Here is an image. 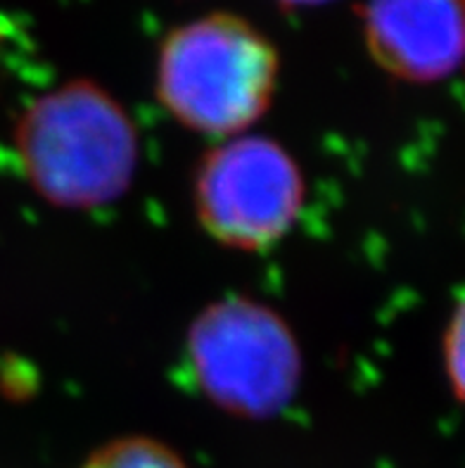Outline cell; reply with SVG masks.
I'll return each instance as SVG.
<instances>
[{
	"label": "cell",
	"mask_w": 465,
	"mask_h": 468,
	"mask_svg": "<svg viewBox=\"0 0 465 468\" xmlns=\"http://www.w3.org/2000/svg\"><path fill=\"white\" fill-rule=\"evenodd\" d=\"M15 145L31 188L67 209L114 202L138 166V133L129 112L89 79L36 98L19 117Z\"/></svg>",
	"instance_id": "cell-1"
},
{
	"label": "cell",
	"mask_w": 465,
	"mask_h": 468,
	"mask_svg": "<svg viewBox=\"0 0 465 468\" xmlns=\"http://www.w3.org/2000/svg\"><path fill=\"white\" fill-rule=\"evenodd\" d=\"M276 46L249 19L212 12L169 31L154 89L178 124L206 136H242L271 107Z\"/></svg>",
	"instance_id": "cell-2"
},
{
	"label": "cell",
	"mask_w": 465,
	"mask_h": 468,
	"mask_svg": "<svg viewBox=\"0 0 465 468\" xmlns=\"http://www.w3.org/2000/svg\"><path fill=\"white\" fill-rule=\"evenodd\" d=\"M185 356L202 395L242 419L278 414L300 388L295 333L249 297H226L200 312L188 328Z\"/></svg>",
	"instance_id": "cell-3"
},
{
	"label": "cell",
	"mask_w": 465,
	"mask_h": 468,
	"mask_svg": "<svg viewBox=\"0 0 465 468\" xmlns=\"http://www.w3.org/2000/svg\"><path fill=\"white\" fill-rule=\"evenodd\" d=\"M193 202L202 229L233 250L259 252L292 229L304 205L295 157L266 136H233L197 166Z\"/></svg>",
	"instance_id": "cell-4"
},
{
	"label": "cell",
	"mask_w": 465,
	"mask_h": 468,
	"mask_svg": "<svg viewBox=\"0 0 465 468\" xmlns=\"http://www.w3.org/2000/svg\"><path fill=\"white\" fill-rule=\"evenodd\" d=\"M365 50L396 81L430 86L465 67V0H365Z\"/></svg>",
	"instance_id": "cell-5"
},
{
	"label": "cell",
	"mask_w": 465,
	"mask_h": 468,
	"mask_svg": "<svg viewBox=\"0 0 465 468\" xmlns=\"http://www.w3.org/2000/svg\"><path fill=\"white\" fill-rule=\"evenodd\" d=\"M81 468H188L169 445L145 435L119 438L95 450Z\"/></svg>",
	"instance_id": "cell-6"
},
{
	"label": "cell",
	"mask_w": 465,
	"mask_h": 468,
	"mask_svg": "<svg viewBox=\"0 0 465 468\" xmlns=\"http://www.w3.org/2000/svg\"><path fill=\"white\" fill-rule=\"evenodd\" d=\"M444 371L454 398L465 407V291L454 303L442 338Z\"/></svg>",
	"instance_id": "cell-7"
},
{
	"label": "cell",
	"mask_w": 465,
	"mask_h": 468,
	"mask_svg": "<svg viewBox=\"0 0 465 468\" xmlns=\"http://www.w3.org/2000/svg\"><path fill=\"white\" fill-rule=\"evenodd\" d=\"M276 3L280 7H285V10H297V7L325 5V3H333V0H276Z\"/></svg>",
	"instance_id": "cell-8"
}]
</instances>
